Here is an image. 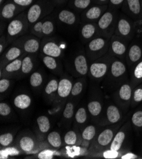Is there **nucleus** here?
<instances>
[{
  "label": "nucleus",
  "instance_id": "1",
  "mask_svg": "<svg viewBox=\"0 0 142 159\" xmlns=\"http://www.w3.org/2000/svg\"><path fill=\"white\" fill-rule=\"evenodd\" d=\"M56 5L51 0H37L26 10V16L30 27L35 23L51 15Z\"/></svg>",
  "mask_w": 142,
  "mask_h": 159
},
{
  "label": "nucleus",
  "instance_id": "2",
  "mask_svg": "<svg viewBox=\"0 0 142 159\" xmlns=\"http://www.w3.org/2000/svg\"><path fill=\"white\" fill-rule=\"evenodd\" d=\"M29 29L30 26L27 19L26 10L8 23L6 30L8 41L10 44H12L21 36L25 35L29 31Z\"/></svg>",
  "mask_w": 142,
  "mask_h": 159
},
{
  "label": "nucleus",
  "instance_id": "3",
  "mask_svg": "<svg viewBox=\"0 0 142 159\" xmlns=\"http://www.w3.org/2000/svg\"><path fill=\"white\" fill-rule=\"evenodd\" d=\"M110 41L108 38L98 36L88 42L85 52L88 60L92 62L103 57L109 49Z\"/></svg>",
  "mask_w": 142,
  "mask_h": 159
},
{
  "label": "nucleus",
  "instance_id": "4",
  "mask_svg": "<svg viewBox=\"0 0 142 159\" xmlns=\"http://www.w3.org/2000/svg\"><path fill=\"white\" fill-rule=\"evenodd\" d=\"M117 10L108 7L96 22L100 36L110 38L115 32L118 19Z\"/></svg>",
  "mask_w": 142,
  "mask_h": 159
},
{
  "label": "nucleus",
  "instance_id": "5",
  "mask_svg": "<svg viewBox=\"0 0 142 159\" xmlns=\"http://www.w3.org/2000/svg\"><path fill=\"white\" fill-rule=\"evenodd\" d=\"M65 48V42L55 37H45L42 41L40 53L60 59L63 57Z\"/></svg>",
  "mask_w": 142,
  "mask_h": 159
},
{
  "label": "nucleus",
  "instance_id": "6",
  "mask_svg": "<svg viewBox=\"0 0 142 159\" xmlns=\"http://www.w3.org/2000/svg\"><path fill=\"white\" fill-rule=\"evenodd\" d=\"M111 56L106 55L90 63L89 66V75L94 79H99L103 77L108 72L111 64Z\"/></svg>",
  "mask_w": 142,
  "mask_h": 159
},
{
  "label": "nucleus",
  "instance_id": "7",
  "mask_svg": "<svg viewBox=\"0 0 142 159\" xmlns=\"http://www.w3.org/2000/svg\"><path fill=\"white\" fill-rule=\"evenodd\" d=\"M12 43L19 46L25 53L38 55L41 49V39L33 35H24Z\"/></svg>",
  "mask_w": 142,
  "mask_h": 159
},
{
  "label": "nucleus",
  "instance_id": "8",
  "mask_svg": "<svg viewBox=\"0 0 142 159\" xmlns=\"http://www.w3.org/2000/svg\"><path fill=\"white\" fill-rule=\"evenodd\" d=\"M27 10V8L18 5L11 0H7L3 5L0 6L1 22H9L18 15Z\"/></svg>",
  "mask_w": 142,
  "mask_h": 159
},
{
  "label": "nucleus",
  "instance_id": "9",
  "mask_svg": "<svg viewBox=\"0 0 142 159\" xmlns=\"http://www.w3.org/2000/svg\"><path fill=\"white\" fill-rule=\"evenodd\" d=\"M108 5L92 4L81 14V20L84 22H97L98 20L106 11Z\"/></svg>",
  "mask_w": 142,
  "mask_h": 159
},
{
  "label": "nucleus",
  "instance_id": "10",
  "mask_svg": "<svg viewBox=\"0 0 142 159\" xmlns=\"http://www.w3.org/2000/svg\"><path fill=\"white\" fill-rule=\"evenodd\" d=\"M134 29L133 22L128 19L126 16L121 14L118 16L115 30V35L127 39L132 37Z\"/></svg>",
  "mask_w": 142,
  "mask_h": 159
},
{
  "label": "nucleus",
  "instance_id": "11",
  "mask_svg": "<svg viewBox=\"0 0 142 159\" xmlns=\"http://www.w3.org/2000/svg\"><path fill=\"white\" fill-rule=\"evenodd\" d=\"M73 72L78 77H86L89 72L88 59L86 52L78 53L73 58L71 63Z\"/></svg>",
  "mask_w": 142,
  "mask_h": 159
},
{
  "label": "nucleus",
  "instance_id": "12",
  "mask_svg": "<svg viewBox=\"0 0 142 159\" xmlns=\"http://www.w3.org/2000/svg\"><path fill=\"white\" fill-rule=\"evenodd\" d=\"M56 20L60 24L66 26H74L79 22L81 17L78 13L71 9L59 10L56 14Z\"/></svg>",
  "mask_w": 142,
  "mask_h": 159
},
{
  "label": "nucleus",
  "instance_id": "13",
  "mask_svg": "<svg viewBox=\"0 0 142 159\" xmlns=\"http://www.w3.org/2000/svg\"><path fill=\"white\" fill-rule=\"evenodd\" d=\"M127 52L128 46L126 44V39L117 35L113 36L110 41V53L115 57L122 58L126 56Z\"/></svg>",
  "mask_w": 142,
  "mask_h": 159
},
{
  "label": "nucleus",
  "instance_id": "14",
  "mask_svg": "<svg viewBox=\"0 0 142 159\" xmlns=\"http://www.w3.org/2000/svg\"><path fill=\"white\" fill-rule=\"evenodd\" d=\"M25 54L24 50L16 44L12 43L1 55L0 66L4 67L7 63L16 60Z\"/></svg>",
  "mask_w": 142,
  "mask_h": 159
},
{
  "label": "nucleus",
  "instance_id": "15",
  "mask_svg": "<svg viewBox=\"0 0 142 159\" xmlns=\"http://www.w3.org/2000/svg\"><path fill=\"white\" fill-rule=\"evenodd\" d=\"M24 55L7 63V64L5 65L4 67H1V69H0L1 78L7 77L10 79L12 77H14L15 76H19L21 69L22 61Z\"/></svg>",
  "mask_w": 142,
  "mask_h": 159
},
{
  "label": "nucleus",
  "instance_id": "16",
  "mask_svg": "<svg viewBox=\"0 0 142 159\" xmlns=\"http://www.w3.org/2000/svg\"><path fill=\"white\" fill-rule=\"evenodd\" d=\"M73 84L71 77L65 74H63L59 81L58 84L57 96L59 100L66 99L70 96Z\"/></svg>",
  "mask_w": 142,
  "mask_h": 159
},
{
  "label": "nucleus",
  "instance_id": "17",
  "mask_svg": "<svg viewBox=\"0 0 142 159\" xmlns=\"http://www.w3.org/2000/svg\"><path fill=\"white\" fill-rule=\"evenodd\" d=\"M99 33L96 22H84L82 23L80 31V37L82 41L87 43L94 38L98 36Z\"/></svg>",
  "mask_w": 142,
  "mask_h": 159
},
{
  "label": "nucleus",
  "instance_id": "18",
  "mask_svg": "<svg viewBox=\"0 0 142 159\" xmlns=\"http://www.w3.org/2000/svg\"><path fill=\"white\" fill-rule=\"evenodd\" d=\"M37 64V55L25 53L22 58L21 69L19 76L24 77L33 73Z\"/></svg>",
  "mask_w": 142,
  "mask_h": 159
},
{
  "label": "nucleus",
  "instance_id": "19",
  "mask_svg": "<svg viewBox=\"0 0 142 159\" xmlns=\"http://www.w3.org/2000/svg\"><path fill=\"white\" fill-rule=\"evenodd\" d=\"M121 8L131 17L136 19H141L142 17L141 0H125Z\"/></svg>",
  "mask_w": 142,
  "mask_h": 159
},
{
  "label": "nucleus",
  "instance_id": "20",
  "mask_svg": "<svg viewBox=\"0 0 142 159\" xmlns=\"http://www.w3.org/2000/svg\"><path fill=\"white\" fill-rule=\"evenodd\" d=\"M40 57L44 66L56 74H61L62 73V66L59 58L40 54Z\"/></svg>",
  "mask_w": 142,
  "mask_h": 159
},
{
  "label": "nucleus",
  "instance_id": "21",
  "mask_svg": "<svg viewBox=\"0 0 142 159\" xmlns=\"http://www.w3.org/2000/svg\"><path fill=\"white\" fill-rule=\"evenodd\" d=\"M37 141L34 135L25 134L22 135L18 141L19 148L24 152H32L37 147Z\"/></svg>",
  "mask_w": 142,
  "mask_h": 159
},
{
  "label": "nucleus",
  "instance_id": "22",
  "mask_svg": "<svg viewBox=\"0 0 142 159\" xmlns=\"http://www.w3.org/2000/svg\"><path fill=\"white\" fill-rule=\"evenodd\" d=\"M56 21L55 16H53L52 13L43 19L42 29L43 38L52 36L55 33L56 30Z\"/></svg>",
  "mask_w": 142,
  "mask_h": 159
},
{
  "label": "nucleus",
  "instance_id": "23",
  "mask_svg": "<svg viewBox=\"0 0 142 159\" xmlns=\"http://www.w3.org/2000/svg\"><path fill=\"white\" fill-rule=\"evenodd\" d=\"M59 81L56 78L51 79L47 83L44 89L45 97L50 101L54 100L57 94Z\"/></svg>",
  "mask_w": 142,
  "mask_h": 159
},
{
  "label": "nucleus",
  "instance_id": "24",
  "mask_svg": "<svg viewBox=\"0 0 142 159\" xmlns=\"http://www.w3.org/2000/svg\"><path fill=\"white\" fill-rule=\"evenodd\" d=\"M32 103L29 95L26 93H21L15 97L13 104L15 107L21 110H25L29 108Z\"/></svg>",
  "mask_w": 142,
  "mask_h": 159
},
{
  "label": "nucleus",
  "instance_id": "25",
  "mask_svg": "<svg viewBox=\"0 0 142 159\" xmlns=\"http://www.w3.org/2000/svg\"><path fill=\"white\" fill-rule=\"evenodd\" d=\"M110 72L112 76L115 78L121 77L126 72V66L123 61L115 58L112 60Z\"/></svg>",
  "mask_w": 142,
  "mask_h": 159
},
{
  "label": "nucleus",
  "instance_id": "26",
  "mask_svg": "<svg viewBox=\"0 0 142 159\" xmlns=\"http://www.w3.org/2000/svg\"><path fill=\"white\" fill-rule=\"evenodd\" d=\"M92 4V0H69L68 7L78 13H81Z\"/></svg>",
  "mask_w": 142,
  "mask_h": 159
},
{
  "label": "nucleus",
  "instance_id": "27",
  "mask_svg": "<svg viewBox=\"0 0 142 159\" xmlns=\"http://www.w3.org/2000/svg\"><path fill=\"white\" fill-rule=\"evenodd\" d=\"M128 61L130 63H136L140 61L142 57L141 48L138 44L131 45L126 53Z\"/></svg>",
  "mask_w": 142,
  "mask_h": 159
},
{
  "label": "nucleus",
  "instance_id": "28",
  "mask_svg": "<svg viewBox=\"0 0 142 159\" xmlns=\"http://www.w3.org/2000/svg\"><path fill=\"white\" fill-rule=\"evenodd\" d=\"M37 125L38 131L42 134H47L51 129V121L46 116H40L37 119Z\"/></svg>",
  "mask_w": 142,
  "mask_h": 159
},
{
  "label": "nucleus",
  "instance_id": "29",
  "mask_svg": "<svg viewBox=\"0 0 142 159\" xmlns=\"http://www.w3.org/2000/svg\"><path fill=\"white\" fill-rule=\"evenodd\" d=\"M113 139V131L110 129H106L99 134L97 138V142L101 147H106L112 143Z\"/></svg>",
  "mask_w": 142,
  "mask_h": 159
},
{
  "label": "nucleus",
  "instance_id": "30",
  "mask_svg": "<svg viewBox=\"0 0 142 159\" xmlns=\"http://www.w3.org/2000/svg\"><path fill=\"white\" fill-rule=\"evenodd\" d=\"M85 77H81V78H78L76 81H75L74 84H73L70 94V97L72 98H76L82 94L85 87Z\"/></svg>",
  "mask_w": 142,
  "mask_h": 159
},
{
  "label": "nucleus",
  "instance_id": "31",
  "mask_svg": "<svg viewBox=\"0 0 142 159\" xmlns=\"http://www.w3.org/2000/svg\"><path fill=\"white\" fill-rule=\"evenodd\" d=\"M44 81V77L42 72L40 70L35 71L31 74L29 78V83L33 88H40Z\"/></svg>",
  "mask_w": 142,
  "mask_h": 159
},
{
  "label": "nucleus",
  "instance_id": "32",
  "mask_svg": "<svg viewBox=\"0 0 142 159\" xmlns=\"http://www.w3.org/2000/svg\"><path fill=\"white\" fill-rule=\"evenodd\" d=\"M106 116L108 121L111 123L117 122L121 118L119 108L115 105H110L106 110Z\"/></svg>",
  "mask_w": 142,
  "mask_h": 159
},
{
  "label": "nucleus",
  "instance_id": "33",
  "mask_svg": "<svg viewBox=\"0 0 142 159\" xmlns=\"http://www.w3.org/2000/svg\"><path fill=\"white\" fill-rule=\"evenodd\" d=\"M48 143L54 148H59L62 145V139L60 134L57 131L51 132L47 137Z\"/></svg>",
  "mask_w": 142,
  "mask_h": 159
},
{
  "label": "nucleus",
  "instance_id": "34",
  "mask_svg": "<svg viewBox=\"0 0 142 159\" xmlns=\"http://www.w3.org/2000/svg\"><path fill=\"white\" fill-rule=\"evenodd\" d=\"M125 138V134L124 132L121 131L118 132L112 141V144L111 146H110V150L118 152L122 145Z\"/></svg>",
  "mask_w": 142,
  "mask_h": 159
},
{
  "label": "nucleus",
  "instance_id": "35",
  "mask_svg": "<svg viewBox=\"0 0 142 159\" xmlns=\"http://www.w3.org/2000/svg\"><path fill=\"white\" fill-rule=\"evenodd\" d=\"M87 110L92 117H97L101 112L102 107L98 101H91L87 104Z\"/></svg>",
  "mask_w": 142,
  "mask_h": 159
},
{
  "label": "nucleus",
  "instance_id": "36",
  "mask_svg": "<svg viewBox=\"0 0 142 159\" xmlns=\"http://www.w3.org/2000/svg\"><path fill=\"white\" fill-rule=\"evenodd\" d=\"M119 95L120 98L125 102H128L131 98V88L128 84H123L119 91Z\"/></svg>",
  "mask_w": 142,
  "mask_h": 159
},
{
  "label": "nucleus",
  "instance_id": "37",
  "mask_svg": "<svg viewBox=\"0 0 142 159\" xmlns=\"http://www.w3.org/2000/svg\"><path fill=\"white\" fill-rule=\"evenodd\" d=\"M96 133V129L95 126L89 125L84 129L82 132V138L84 141H91Z\"/></svg>",
  "mask_w": 142,
  "mask_h": 159
},
{
  "label": "nucleus",
  "instance_id": "38",
  "mask_svg": "<svg viewBox=\"0 0 142 159\" xmlns=\"http://www.w3.org/2000/svg\"><path fill=\"white\" fill-rule=\"evenodd\" d=\"M87 119V110L84 107H80L77 110L75 116L76 123L78 125H82L86 123Z\"/></svg>",
  "mask_w": 142,
  "mask_h": 159
},
{
  "label": "nucleus",
  "instance_id": "39",
  "mask_svg": "<svg viewBox=\"0 0 142 159\" xmlns=\"http://www.w3.org/2000/svg\"><path fill=\"white\" fill-rule=\"evenodd\" d=\"M43 24V19L35 23L30 27V29H29L30 33L40 39L43 38V35H42Z\"/></svg>",
  "mask_w": 142,
  "mask_h": 159
},
{
  "label": "nucleus",
  "instance_id": "40",
  "mask_svg": "<svg viewBox=\"0 0 142 159\" xmlns=\"http://www.w3.org/2000/svg\"><path fill=\"white\" fill-rule=\"evenodd\" d=\"M75 105L71 102H69L66 103L64 110L62 112L63 118L66 120H71L74 116Z\"/></svg>",
  "mask_w": 142,
  "mask_h": 159
},
{
  "label": "nucleus",
  "instance_id": "41",
  "mask_svg": "<svg viewBox=\"0 0 142 159\" xmlns=\"http://www.w3.org/2000/svg\"><path fill=\"white\" fill-rule=\"evenodd\" d=\"M13 141V135L11 133H3L0 136V145L2 147H9Z\"/></svg>",
  "mask_w": 142,
  "mask_h": 159
},
{
  "label": "nucleus",
  "instance_id": "42",
  "mask_svg": "<svg viewBox=\"0 0 142 159\" xmlns=\"http://www.w3.org/2000/svg\"><path fill=\"white\" fill-rule=\"evenodd\" d=\"M65 143L68 145H74L77 141V136L75 131L70 130L66 133L64 137Z\"/></svg>",
  "mask_w": 142,
  "mask_h": 159
},
{
  "label": "nucleus",
  "instance_id": "43",
  "mask_svg": "<svg viewBox=\"0 0 142 159\" xmlns=\"http://www.w3.org/2000/svg\"><path fill=\"white\" fill-rule=\"evenodd\" d=\"M11 107L6 102H1V103H0V116H1V117H7L11 114Z\"/></svg>",
  "mask_w": 142,
  "mask_h": 159
},
{
  "label": "nucleus",
  "instance_id": "44",
  "mask_svg": "<svg viewBox=\"0 0 142 159\" xmlns=\"http://www.w3.org/2000/svg\"><path fill=\"white\" fill-rule=\"evenodd\" d=\"M11 79L7 77H2L0 80V93H5L10 87Z\"/></svg>",
  "mask_w": 142,
  "mask_h": 159
},
{
  "label": "nucleus",
  "instance_id": "45",
  "mask_svg": "<svg viewBox=\"0 0 142 159\" xmlns=\"http://www.w3.org/2000/svg\"><path fill=\"white\" fill-rule=\"evenodd\" d=\"M133 124L138 128L142 127V111H137L135 112L131 118Z\"/></svg>",
  "mask_w": 142,
  "mask_h": 159
},
{
  "label": "nucleus",
  "instance_id": "46",
  "mask_svg": "<svg viewBox=\"0 0 142 159\" xmlns=\"http://www.w3.org/2000/svg\"><path fill=\"white\" fill-rule=\"evenodd\" d=\"M133 72L134 77L137 80L142 79V60L137 62V64L135 67Z\"/></svg>",
  "mask_w": 142,
  "mask_h": 159
},
{
  "label": "nucleus",
  "instance_id": "47",
  "mask_svg": "<svg viewBox=\"0 0 142 159\" xmlns=\"http://www.w3.org/2000/svg\"><path fill=\"white\" fill-rule=\"evenodd\" d=\"M9 44L10 43L8 41L6 34H4L1 35V38H0V55H2L4 52Z\"/></svg>",
  "mask_w": 142,
  "mask_h": 159
},
{
  "label": "nucleus",
  "instance_id": "48",
  "mask_svg": "<svg viewBox=\"0 0 142 159\" xmlns=\"http://www.w3.org/2000/svg\"><path fill=\"white\" fill-rule=\"evenodd\" d=\"M11 1L19 6L28 8L30 6L36 2L37 0H11Z\"/></svg>",
  "mask_w": 142,
  "mask_h": 159
},
{
  "label": "nucleus",
  "instance_id": "49",
  "mask_svg": "<svg viewBox=\"0 0 142 159\" xmlns=\"http://www.w3.org/2000/svg\"><path fill=\"white\" fill-rule=\"evenodd\" d=\"M125 0H109L108 7L118 10L122 8Z\"/></svg>",
  "mask_w": 142,
  "mask_h": 159
},
{
  "label": "nucleus",
  "instance_id": "50",
  "mask_svg": "<svg viewBox=\"0 0 142 159\" xmlns=\"http://www.w3.org/2000/svg\"><path fill=\"white\" fill-rule=\"evenodd\" d=\"M54 155L53 152L50 150H45L39 153L38 158L40 159H50L52 158Z\"/></svg>",
  "mask_w": 142,
  "mask_h": 159
},
{
  "label": "nucleus",
  "instance_id": "51",
  "mask_svg": "<svg viewBox=\"0 0 142 159\" xmlns=\"http://www.w3.org/2000/svg\"><path fill=\"white\" fill-rule=\"evenodd\" d=\"M133 99L135 102H140L142 101V88H138L135 91Z\"/></svg>",
  "mask_w": 142,
  "mask_h": 159
},
{
  "label": "nucleus",
  "instance_id": "52",
  "mask_svg": "<svg viewBox=\"0 0 142 159\" xmlns=\"http://www.w3.org/2000/svg\"><path fill=\"white\" fill-rule=\"evenodd\" d=\"M117 155H118L117 151L112 150L106 151L103 153V156L106 158H116Z\"/></svg>",
  "mask_w": 142,
  "mask_h": 159
},
{
  "label": "nucleus",
  "instance_id": "53",
  "mask_svg": "<svg viewBox=\"0 0 142 159\" xmlns=\"http://www.w3.org/2000/svg\"><path fill=\"white\" fill-rule=\"evenodd\" d=\"M51 1L54 3V4L57 6H61L66 4L69 2V0H51Z\"/></svg>",
  "mask_w": 142,
  "mask_h": 159
},
{
  "label": "nucleus",
  "instance_id": "54",
  "mask_svg": "<svg viewBox=\"0 0 142 159\" xmlns=\"http://www.w3.org/2000/svg\"><path fill=\"white\" fill-rule=\"evenodd\" d=\"M93 4H96V5H108L109 0H92Z\"/></svg>",
  "mask_w": 142,
  "mask_h": 159
},
{
  "label": "nucleus",
  "instance_id": "55",
  "mask_svg": "<svg viewBox=\"0 0 142 159\" xmlns=\"http://www.w3.org/2000/svg\"><path fill=\"white\" fill-rule=\"evenodd\" d=\"M122 159H131V158H136V156L131 153H128V154H125L124 155H123L122 157H121Z\"/></svg>",
  "mask_w": 142,
  "mask_h": 159
},
{
  "label": "nucleus",
  "instance_id": "56",
  "mask_svg": "<svg viewBox=\"0 0 142 159\" xmlns=\"http://www.w3.org/2000/svg\"><path fill=\"white\" fill-rule=\"evenodd\" d=\"M7 0H0V6H2V5H3Z\"/></svg>",
  "mask_w": 142,
  "mask_h": 159
},
{
  "label": "nucleus",
  "instance_id": "57",
  "mask_svg": "<svg viewBox=\"0 0 142 159\" xmlns=\"http://www.w3.org/2000/svg\"><path fill=\"white\" fill-rule=\"evenodd\" d=\"M141 7H142V0H141Z\"/></svg>",
  "mask_w": 142,
  "mask_h": 159
}]
</instances>
